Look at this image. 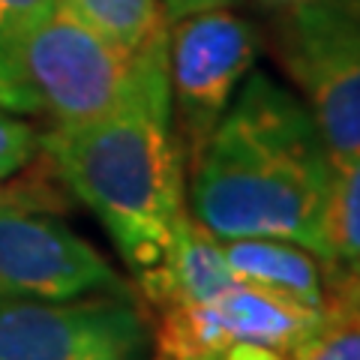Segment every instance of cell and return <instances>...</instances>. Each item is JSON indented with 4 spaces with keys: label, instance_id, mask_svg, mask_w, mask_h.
Listing matches in <instances>:
<instances>
[{
    "label": "cell",
    "instance_id": "cell-1",
    "mask_svg": "<svg viewBox=\"0 0 360 360\" xmlns=\"http://www.w3.org/2000/svg\"><path fill=\"white\" fill-rule=\"evenodd\" d=\"M186 165V210L213 238H283L319 258L333 160L297 94L267 72L246 75Z\"/></svg>",
    "mask_w": 360,
    "mask_h": 360
},
{
    "label": "cell",
    "instance_id": "cell-2",
    "mask_svg": "<svg viewBox=\"0 0 360 360\" xmlns=\"http://www.w3.org/2000/svg\"><path fill=\"white\" fill-rule=\"evenodd\" d=\"M63 189L103 222L135 279L160 264L186 210V156L172 120L168 51L108 115L42 132Z\"/></svg>",
    "mask_w": 360,
    "mask_h": 360
},
{
    "label": "cell",
    "instance_id": "cell-3",
    "mask_svg": "<svg viewBox=\"0 0 360 360\" xmlns=\"http://www.w3.org/2000/svg\"><path fill=\"white\" fill-rule=\"evenodd\" d=\"M39 115L51 127H75L120 108L139 90L150 63L168 51V27L144 49L127 51L54 4L25 39L13 45Z\"/></svg>",
    "mask_w": 360,
    "mask_h": 360
},
{
    "label": "cell",
    "instance_id": "cell-4",
    "mask_svg": "<svg viewBox=\"0 0 360 360\" xmlns=\"http://www.w3.org/2000/svg\"><path fill=\"white\" fill-rule=\"evenodd\" d=\"M60 186L49 162L33 177L0 184V303L123 291L96 246L60 219Z\"/></svg>",
    "mask_w": 360,
    "mask_h": 360
},
{
    "label": "cell",
    "instance_id": "cell-5",
    "mask_svg": "<svg viewBox=\"0 0 360 360\" xmlns=\"http://www.w3.org/2000/svg\"><path fill=\"white\" fill-rule=\"evenodd\" d=\"M270 45L309 108L333 168L360 156V9L309 0L274 15Z\"/></svg>",
    "mask_w": 360,
    "mask_h": 360
},
{
    "label": "cell",
    "instance_id": "cell-6",
    "mask_svg": "<svg viewBox=\"0 0 360 360\" xmlns=\"http://www.w3.org/2000/svg\"><path fill=\"white\" fill-rule=\"evenodd\" d=\"M262 51V30L231 6L205 9L168 25L172 120L186 162L229 111Z\"/></svg>",
    "mask_w": 360,
    "mask_h": 360
},
{
    "label": "cell",
    "instance_id": "cell-7",
    "mask_svg": "<svg viewBox=\"0 0 360 360\" xmlns=\"http://www.w3.org/2000/svg\"><path fill=\"white\" fill-rule=\"evenodd\" d=\"M148 336L127 291L0 303V360H141Z\"/></svg>",
    "mask_w": 360,
    "mask_h": 360
},
{
    "label": "cell",
    "instance_id": "cell-8",
    "mask_svg": "<svg viewBox=\"0 0 360 360\" xmlns=\"http://www.w3.org/2000/svg\"><path fill=\"white\" fill-rule=\"evenodd\" d=\"M315 324L319 307L234 283L210 300L162 309L156 348L172 360L219 354L234 345H262L285 354Z\"/></svg>",
    "mask_w": 360,
    "mask_h": 360
},
{
    "label": "cell",
    "instance_id": "cell-9",
    "mask_svg": "<svg viewBox=\"0 0 360 360\" xmlns=\"http://www.w3.org/2000/svg\"><path fill=\"white\" fill-rule=\"evenodd\" d=\"M229 285H234V276L222 258L219 238H213L189 210L180 213L160 264L139 276L144 300L153 303L160 312L210 300Z\"/></svg>",
    "mask_w": 360,
    "mask_h": 360
},
{
    "label": "cell",
    "instance_id": "cell-10",
    "mask_svg": "<svg viewBox=\"0 0 360 360\" xmlns=\"http://www.w3.org/2000/svg\"><path fill=\"white\" fill-rule=\"evenodd\" d=\"M219 243L234 283L307 303V307H321V262L307 246L283 238H231Z\"/></svg>",
    "mask_w": 360,
    "mask_h": 360
},
{
    "label": "cell",
    "instance_id": "cell-11",
    "mask_svg": "<svg viewBox=\"0 0 360 360\" xmlns=\"http://www.w3.org/2000/svg\"><path fill=\"white\" fill-rule=\"evenodd\" d=\"M319 262L324 285L360 283V156L333 168L319 222Z\"/></svg>",
    "mask_w": 360,
    "mask_h": 360
},
{
    "label": "cell",
    "instance_id": "cell-12",
    "mask_svg": "<svg viewBox=\"0 0 360 360\" xmlns=\"http://www.w3.org/2000/svg\"><path fill=\"white\" fill-rule=\"evenodd\" d=\"M285 360H360V283L324 285L319 324Z\"/></svg>",
    "mask_w": 360,
    "mask_h": 360
},
{
    "label": "cell",
    "instance_id": "cell-13",
    "mask_svg": "<svg viewBox=\"0 0 360 360\" xmlns=\"http://www.w3.org/2000/svg\"><path fill=\"white\" fill-rule=\"evenodd\" d=\"M54 4L127 51L144 49L168 27L160 0H54Z\"/></svg>",
    "mask_w": 360,
    "mask_h": 360
},
{
    "label": "cell",
    "instance_id": "cell-14",
    "mask_svg": "<svg viewBox=\"0 0 360 360\" xmlns=\"http://www.w3.org/2000/svg\"><path fill=\"white\" fill-rule=\"evenodd\" d=\"M42 153V132L25 115L0 108V184L30 168Z\"/></svg>",
    "mask_w": 360,
    "mask_h": 360
},
{
    "label": "cell",
    "instance_id": "cell-15",
    "mask_svg": "<svg viewBox=\"0 0 360 360\" xmlns=\"http://www.w3.org/2000/svg\"><path fill=\"white\" fill-rule=\"evenodd\" d=\"M54 0H0V45L13 49L51 15Z\"/></svg>",
    "mask_w": 360,
    "mask_h": 360
},
{
    "label": "cell",
    "instance_id": "cell-16",
    "mask_svg": "<svg viewBox=\"0 0 360 360\" xmlns=\"http://www.w3.org/2000/svg\"><path fill=\"white\" fill-rule=\"evenodd\" d=\"M0 108L15 111V115H39V103L33 96L25 72H21L13 51L0 45Z\"/></svg>",
    "mask_w": 360,
    "mask_h": 360
},
{
    "label": "cell",
    "instance_id": "cell-17",
    "mask_svg": "<svg viewBox=\"0 0 360 360\" xmlns=\"http://www.w3.org/2000/svg\"><path fill=\"white\" fill-rule=\"evenodd\" d=\"M162 4V13L168 18V25L184 15H193V13H205V9H222V6H238L240 0H160Z\"/></svg>",
    "mask_w": 360,
    "mask_h": 360
},
{
    "label": "cell",
    "instance_id": "cell-18",
    "mask_svg": "<svg viewBox=\"0 0 360 360\" xmlns=\"http://www.w3.org/2000/svg\"><path fill=\"white\" fill-rule=\"evenodd\" d=\"M180 360H285V354L274 352V348H262V345H234V348H225L219 354L180 357Z\"/></svg>",
    "mask_w": 360,
    "mask_h": 360
},
{
    "label": "cell",
    "instance_id": "cell-19",
    "mask_svg": "<svg viewBox=\"0 0 360 360\" xmlns=\"http://www.w3.org/2000/svg\"><path fill=\"white\" fill-rule=\"evenodd\" d=\"M255 4L262 6L270 18H274V15L288 13V9H297V6H303V4H309V0H255Z\"/></svg>",
    "mask_w": 360,
    "mask_h": 360
},
{
    "label": "cell",
    "instance_id": "cell-20",
    "mask_svg": "<svg viewBox=\"0 0 360 360\" xmlns=\"http://www.w3.org/2000/svg\"><path fill=\"white\" fill-rule=\"evenodd\" d=\"M340 4H345V6H354V9H360V0H340Z\"/></svg>",
    "mask_w": 360,
    "mask_h": 360
},
{
    "label": "cell",
    "instance_id": "cell-21",
    "mask_svg": "<svg viewBox=\"0 0 360 360\" xmlns=\"http://www.w3.org/2000/svg\"><path fill=\"white\" fill-rule=\"evenodd\" d=\"M153 360H172V357H168V354H162V352H156V357Z\"/></svg>",
    "mask_w": 360,
    "mask_h": 360
}]
</instances>
